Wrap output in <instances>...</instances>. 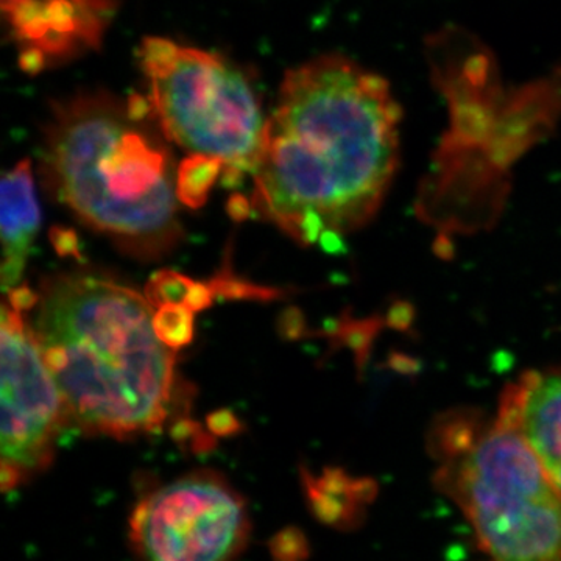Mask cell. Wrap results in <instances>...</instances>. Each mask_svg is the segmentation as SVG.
<instances>
[{
  "instance_id": "cell-1",
  "label": "cell",
  "mask_w": 561,
  "mask_h": 561,
  "mask_svg": "<svg viewBox=\"0 0 561 561\" xmlns=\"http://www.w3.org/2000/svg\"><path fill=\"white\" fill-rule=\"evenodd\" d=\"M401 116L389 83L342 55L289 70L251 208L302 245L359 230L400 164Z\"/></svg>"
},
{
  "instance_id": "cell-2",
  "label": "cell",
  "mask_w": 561,
  "mask_h": 561,
  "mask_svg": "<svg viewBox=\"0 0 561 561\" xmlns=\"http://www.w3.org/2000/svg\"><path fill=\"white\" fill-rule=\"evenodd\" d=\"M36 341L70 423L84 434L131 438L160 431L175 398V354L135 290L98 276L50 279Z\"/></svg>"
},
{
  "instance_id": "cell-3",
  "label": "cell",
  "mask_w": 561,
  "mask_h": 561,
  "mask_svg": "<svg viewBox=\"0 0 561 561\" xmlns=\"http://www.w3.org/2000/svg\"><path fill=\"white\" fill-rule=\"evenodd\" d=\"M44 164L58 197L127 249L161 253L179 238L171 157L116 101L62 103L47 127Z\"/></svg>"
},
{
  "instance_id": "cell-4",
  "label": "cell",
  "mask_w": 561,
  "mask_h": 561,
  "mask_svg": "<svg viewBox=\"0 0 561 561\" xmlns=\"http://www.w3.org/2000/svg\"><path fill=\"white\" fill-rule=\"evenodd\" d=\"M442 440L443 485L491 561H561V494L523 435L497 415Z\"/></svg>"
},
{
  "instance_id": "cell-5",
  "label": "cell",
  "mask_w": 561,
  "mask_h": 561,
  "mask_svg": "<svg viewBox=\"0 0 561 561\" xmlns=\"http://www.w3.org/2000/svg\"><path fill=\"white\" fill-rule=\"evenodd\" d=\"M139 62L162 131L184 150L256 173L267 146L268 119L250 80L216 54L146 38Z\"/></svg>"
},
{
  "instance_id": "cell-6",
  "label": "cell",
  "mask_w": 561,
  "mask_h": 561,
  "mask_svg": "<svg viewBox=\"0 0 561 561\" xmlns=\"http://www.w3.org/2000/svg\"><path fill=\"white\" fill-rule=\"evenodd\" d=\"M128 535L136 561H234L249 541V508L224 476L190 472L136 504Z\"/></svg>"
},
{
  "instance_id": "cell-7",
  "label": "cell",
  "mask_w": 561,
  "mask_h": 561,
  "mask_svg": "<svg viewBox=\"0 0 561 561\" xmlns=\"http://www.w3.org/2000/svg\"><path fill=\"white\" fill-rule=\"evenodd\" d=\"M0 353V482L3 491H11L50 467L70 419L65 398L44 362L35 331L13 306L2 308Z\"/></svg>"
},
{
  "instance_id": "cell-8",
  "label": "cell",
  "mask_w": 561,
  "mask_h": 561,
  "mask_svg": "<svg viewBox=\"0 0 561 561\" xmlns=\"http://www.w3.org/2000/svg\"><path fill=\"white\" fill-rule=\"evenodd\" d=\"M497 415L523 435L561 494V368L523 375L505 389Z\"/></svg>"
},
{
  "instance_id": "cell-9",
  "label": "cell",
  "mask_w": 561,
  "mask_h": 561,
  "mask_svg": "<svg viewBox=\"0 0 561 561\" xmlns=\"http://www.w3.org/2000/svg\"><path fill=\"white\" fill-rule=\"evenodd\" d=\"M39 227L31 162L22 161L2 180L3 290H14L24 273L28 251Z\"/></svg>"
},
{
  "instance_id": "cell-10",
  "label": "cell",
  "mask_w": 561,
  "mask_h": 561,
  "mask_svg": "<svg viewBox=\"0 0 561 561\" xmlns=\"http://www.w3.org/2000/svg\"><path fill=\"white\" fill-rule=\"evenodd\" d=\"M221 162L192 154L184 161L176 176L179 197L191 206H198L206 198L214 180L219 175Z\"/></svg>"
},
{
  "instance_id": "cell-11",
  "label": "cell",
  "mask_w": 561,
  "mask_h": 561,
  "mask_svg": "<svg viewBox=\"0 0 561 561\" xmlns=\"http://www.w3.org/2000/svg\"><path fill=\"white\" fill-rule=\"evenodd\" d=\"M154 328L171 348L186 345L192 337V311L186 305H162L154 313Z\"/></svg>"
},
{
  "instance_id": "cell-12",
  "label": "cell",
  "mask_w": 561,
  "mask_h": 561,
  "mask_svg": "<svg viewBox=\"0 0 561 561\" xmlns=\"http://www.w3.org/2000/svg\"><path fill=\"white\" fill-rule=\"evenodd\" d=\"M194 284L175 273H161L151 280L149 289L150 300L162 305H186Z\"/></svg>"
},
{
  "instance_id": "cell-13",
  "label": "cell",
  "mask_w": 561,
  "mask_h": 561,
  "mask_svg": "<svg viewBox=\"0 0 561 561\" xmlns=\"http://www.w3.org/2000/svg\"><path fill=\"white\" fill-rule=\"evenodd\" d=\"M16 2V0H2V5H7V3Z\"/></svg>"
}]
</instances>
